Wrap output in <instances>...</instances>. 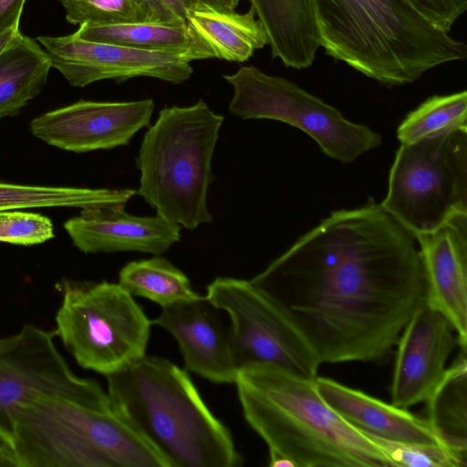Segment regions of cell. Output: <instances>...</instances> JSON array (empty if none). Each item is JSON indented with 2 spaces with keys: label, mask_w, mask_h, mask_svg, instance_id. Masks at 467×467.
Segmentation results:
<instances>
[{
  "label": "cell",
  "mask_w": 467,
  "mask_h": 467,
  "mask_svg": "<svg viewBox=\"0 0 467 467\" xmlns=\"http://www.w3.org/2000/svg\"><path fill=\"white\" fill-rule=\"evenodd\" d=\"M119 284L133 296L150 300L161 307L202 298L187 275L161 255L126 264Z\"/></svg>",
  "instance_id": "obj_25"
},
{
  "label": "cell",
  "mask_w": 467,
  "mask_h": 467,
  "mask_svg": "<svg viewBox=\"0 0 467 467\" xmlns=\"http://www.w3.org/2000/svg\"><path fill=\"white\" fill-rule=\"evenodd\" d=\"M19 33V28H16L0 34V53L13 42Z\"/></svg>",
  "instance_id": "obj_34"
},
{
  "label": "cell",
  "mask_w": 467,
  "mask_h": 467,
  "mask_svg": "<svg viewBox=\"0 0 467 467\" xmlns=\"http://www.w3.org/2000/svg\"><path fill=\"white\" fill-rule=\"evenodd\" d=\"M466 352L460 349L423 401V418L450 449L464 458H467Z\"/></svg>",
  "instance_id": "obj_23"
},
{
  "label": "cell",
  "mask_w": 467,
  "mask_h": 467,
  "mask_svg": "<svg viewBox=\"0 0 467 467\" xmlns=\"http://www.w3.org/2000/svg\"><path fill=\"white\" fill-rule=\"evenodd\" d=\"M424 269L425 303L441 314L467 350V213L415 235Z\"/></svg>",
  "instance_id": "obj_15"
},
{
  "label": "cell",
  "mask_w": 467,
  "mask_h": 467,
  "mask_svg": "<svg viewBox=\"0 0 467 467\" xmlns=\"http://www.w3.org/2000/svg\"><path fill=\"white\" fill-rule=\"evenodd\" d=\"M251 281L321 365L384 359L426 295L415 236L372 198L332 212Z\"/></svg>",
  "instance_id": "obj_1"
},
{
  "label": "cell",
  "mask_w": 467,
  "mask_h": 467,
  "mask_svg": "<svg viewBox=\"0 0 467 467\" xmlns=\"http://www.w3.org/2000/svg\"><path fill=\"white\" fill-rule=\"evenodd\" d=\"M151 324L175 338L188 371L213 383H234L238 369L229 329L205 296L161 307Z\"/></svg>",
  "instance_id": "obj_16"
},
{
  "label": "cell",
  "mask_w": 467,
  "mask_h": 467,
  "mask_svg": "<svg viewBox=\"0 0 467 467\" xmlns=\"http://www.w3.org/2000/svg\"><path fill=\"white\" fill-rule=\"evenodd\" d=\"M167 10L181 20L187 22L188 12L192 9L188 0H157Z\"/></svg>",
  "instance_id": "obj_33"
},
{
  "label": "cell",
  "mask_w": 467,
  "mask_h": 467,
  "mask_svg": "<svg viewBox=\"0 0 467 467\" xmlns=\"http://www.w3.org/2000/svg\"><path fill=\"white\" fill-rule=\"evenodd\" d=\"M467 129L466 90L434 95L410 111L397 130L401 143H412Z\"/></svg>",
  "instance_id": "obj_27"
},
{
  "label": "cell",
  "mask_w": 467,
  "mask_h": 467,
  "mask_svg": "<svg viewBox=\"0 0 467 467\" xmlns=\"http://www.w3.org/2000/svg\"><path fill=\"white\" fill-rule=\"evenodd\" d=\"M154 108L150 99L79 100L35 118L30 130L44 142L68 151L110 150L128 145L140 130L148 126Z\"/></svg>",
  "instance_id": "obj_13"
},
{
  "label": "cell",
  "mask_w": 467,
  "mask_h": 467,
  "mask_svg": "<svg viewBox=\"0 0 467 467\" xmlns=\"http://www.w3.org/2000/svg\"><path fill=\"white\" fill-rule=\"evenodd\" d=\"M203 101L162 109L145 132L136 159V193L171 223L193 230L212 223L207 193L212 160L223 122Z\"/></svg>",
  "instance_id": "obj_6"
},
{
  "label": "cell",
  "mask_w": 467,
  "mask_h": 467,
  "mask_svg": "<svg viewBox=\"0 0 467 467\" xmlns=\"http://www.w3.org/2000/svg\"><path fill=\"white\" fill-rule=\"evenodd\" d=\"M132 189L24 185L0 182V212L27 208L126 205Z\"/></svg>",
  "instance_id": "obj_24"
},
{
  "label": "cell",
  "mask_w": 467,
  "mask_h": 467,
  "mask_svg": "<svg viewBox=\"0 0 467 467\" xmlns=\"http://www.w3.org/2000/svg\"><path fill=\"white\" fill-rule=\"evenodd\" d=\"M125 205L81 209L64 228L73 244L85 254L140 252L161 255L181 239V226L163 217L136 216Z\"/></svg>",
  "instance_id": "obj_17"
},
{
  "label": "cell",
  "mask_w": 467,
  "mask_h": 467,
  "mask_svg": "<svg viewBox=\"0 0 467 467\" xmlns=\"http://www.w3.org/2000/svg\"><path fill=\"white\" fill-rule=\"evenodd\" d=\"M223 78L234 88L231 114L243 119H267L289 124L339 162L351 163L382 142L379 132L346 119L337 108L287 78L253 66L241 67Z\"/></svg>",
  "instance_id": "obj_9"
},
{
  "label": "cell",
  "mask_w": 467,
  "mask_h": 467,
  "mask_svg": "<svg viewBox=\"0 0 467 467\" xmlns=\"http://www.w3.org/2000/svg\"><path fill=\"white\" fill-rule=\"evenodd\" d=\"M315 382L324 400L363 433L392 441L448 447L423 417L329 378L317 376Z\"/></svg>",
  "instance_id": "obj_18"
},
{
  "label": "cell",
  "mask_w": 467,
  "mask_h": 467,
  "mask_svg": "<svg viewBox=\"0 0 467 467\" xmlns=\"http://www.w3.org/2000/svg\"><path fill=\"white\" fill-rule=\"evenodd\" d=\"M26 0H0V34L19 28Z\"/></svg>",
  "instance_id": "obj_31"
},
{
  "label": "cell",
  "mask_w": 467,
  "mask_h": 467,
  "mask_svg": "<svg viewBox=\"0 0 467 467\" xmlns=\"http://www.w3.org/2000/svg\"><path fill=\"white\" fill-rule=\"evenodd\" d=\"M80 38L116 44L139 49L184 53L192 60L213 58L208 46L188 24L124 23L78 26Z\"/></svg>",
  "instance_id": "obj_20"
},
{
  "label": "cell",
  "mask_w": 467,
  "mask_h": 467,
  "mask_svg": "<svg viewBox=\"0 0 467 467\" xmlns=\"http://www.w3.org/2000/svg\"><path fill=\"white\" fill-rule=\"evenodd\" d=\"M244 417L268 447L270 467H391L371 437L341 418L315 379L272 365L238 369Z\"/></svg>",
  "instance_id": "obj_2"
},
{
  "label": "cell",
  "mask_w": 467,
  "mask_h": 467,
  "mask_svg": "<svg viewBox=\"0 0 467 467\" xmlns=\"http://www.w3.org/2000/svg\"><path fill=\"white\" fill-rule=\"evenodd\" d=\"M55 331L26 324L0 337V441L11 438L16 407L36 396L53 395L103 410H113L108 393L95 380L75 375L55 345Z\"/></svg>",
  "instance_id": "obj_11"
},
{
  "label": "cell",
  "mask_w": 467,
  "mask_h": 467,
  "mask_svg": "<svg viewBox=\"0 0 467 467\" xmlns=\"http://www.w3.org/2000/svg\"><path fill=\"white\" fill-rule=\"evenodd\" d=\"M273 58L287 67L312 66L321 47L314 0H249Z\"/></svg>",
  "instance_id": "obj_19"
},
{
  "label": "cell",
  "mask_w": 467,
  "mask_h": 467,
  "mask_svg": "<svg viewBox=\"0 0 467 467\" xmlns=\"http://www.w3.org/2000/svg\"><path fill=\"white\" fill-rule=\"evenodd\" d=\"M420 15L449 33L467 9V0H407Z\"/></svg>",
  "instance_id": "obj_30"
},
{
  "label": "cell",
  "mask_w": 467,
  "mask_h": 467,
  "mask_svg": "<svg viewBox=\"0 0 467 467\" xmlns=\"http://www.w3.org/2000/svg\"><path fill=\"white\" fill-rule=\"evenodd\" d=\"M380 205L414 236L467 213V129L401 143Z\"/></svg>",
  "instance_id": "obj_8"
},
{
  "label": "cell",
  "mask_w": 467,
  "mask_h": 467,
  "mask_svg": "<svg viewBox=\"0 0 467 467\" xmlns=\"http://www.w3.org/2000/svg\"><path fill=\"white\" fill-rule=\"evenodd\" d=\"M51 67L38 42L20 32L0 53V119L17 114L36 97Z\"/></svg>",
  "instance_id": "obj_22"
},
{
  "label": "cell",
  "mask_w": 467,
  "mask_h": 467,
  "mask_svg": "<svg viewBox=\"0 0 467 467\" xmlns=\"http://www.w3.org/2000/svg\"><path fill=\"white\" fill-rule=\"evenodd\" d=\"M53 237V223L47 216L16 210L0 212V242L27 246Z\"/></svg>",
  "instance_id": "obj_29"
},
{
  "label": "cell",
  "mask_w": 467,
  "mask_h": 467,
  "mask_svg": "<svg viewBox=\"0 0 467 467\" xmlns=\"http://www.w3.org/2000/svg\"><path fill=\"white\" fill-rule=\"evenodd\" d=\"M7 447L16 467H170L114 410L61 396L39 395L19 403Z\"/></svg>",
  "instance_id": "obj_5"
},
{
  "label": "cell",
  "mask_w": 467,
  "mask_h": 467,
  "mask_svg": "<svg viewBox=\"0 0 467 467\" xmlns=\"http://www.w3.org/2000/svg\"><path fill=\"white\" fill-rule=\"evenodd\" d=\"M47 53L51 67L78 88L113 79L123 82L138 77L158 78L171 84L188 80L193 69L184 53L139 49L89 41L75 33L41 36L36 39Z\"/></svg>",
  "instance_id": "obj_12"
},
{
  "label": "cell",
  "mask_w": 467,
  "mask_h": 467,
  "mask_svg": "<svg viewBox=\"0 0 467 467\" xmlns=\"http://www.w3.org/2000/svg\"><path fill=\"white\" fill-rule=\"evenodd\" d=\"M453 332L446 318L426 303L413 313L396 343L390 384L393 405L408 410L426 400L458 345Z\"/></svg>",
  "instance_id": "obj_14"
},
{
  "label": "cell",
  "mask_w": 467,
  "mask_h": 467,
  "mask_svg": "<svg viewBox=\"0 0 467 467\" xmlns=\"http://www.w3.org/2000/svg\"><path fill=\"white\" fill-rule=\"evenodd\" d=\"M111 407L170 467H238L244 457L229 429L211 411L188 372L143 356L105 376Z\"/></svg>",
  "instance_id": "obj_3"
},
{
  "label": "cell",
  "mask_w": 467,
  "mask_h": 467,
  "mask_svg": "<svg viewBox=\"0 0 467 467\" xmlns=\"http://www.w3.org/2000/svg\"><path fill=\"white\" fill-rule=\"evenodd\" d=\"M186 21L215 58L244 62L267 45L265 31L251 6L244 14L192 8Z\"/></svg>",
  "instance_id": "obj_21"
},
{
  "label": "cell",
  "mask_w": 467,
  "mask_h": 467,
  "mask_svg": "<svg viewBox=\"0 0 467 467\" xmlns=\"http://www.w3.org/2000/svg\"><path fill=\"white\" fill-rule=\"evenodd\" d=\"M321 47L337 60L386 86L418 80L463 60L467 48L407 0H314Z\"/></svg>",
  "instance_id": "obj_4"
},
{
  "label": "cell",
  "mask_w": 467,
  "mask_h": 467,
  "mask_svg": "<svg viewBox=\"0 0 467 467\" xmlns=\"http://www.w3.org/2000/svg\"><path fill=\"white\" fill-rule=\"evenodd\" d=\"M370 437L386 454L391 467H466L467 465V458L443 445L399 442Z\"/></svg>",
  "instance_id": "obj_28"
},
{
  "label": "cell",
  "mask_w": 467,
  "mask_h": 467,
  "mask_svg": "<svg viewBox=\"0 0 467 467\" xmlns=\"http://www.w3.org/2000/svg\"><path fill=\"white\" fill-rule=\"evenodd\" d=\"M56 337L82 368L112 374L146 355L151 320L119 283L63 280Z\"/></svg>",
  "instance_id": "obj_7"
},
{
  "label": "cell",
  "mask_w": 467,
  "mask_h": 467,
  "mask_svg": "<svg viewBox=\"0 0 467 467\" xmlns=\"http://www.w3.org/2000/svg\"><path fill=\"white\" fill-rule=\"evenodd\" d=\"M68 23L109 25L166 23L184 25L157 0H58Z\"/></svg>",
  "instance_id": "obj_26"
},
{
  "label": "cell",
  "mask_w": 467,
  "mask_h": 467,
  "mask_svg": "<svg viewBox=\"0 0 467 467\" xmlns=\"http://www.w3.org/2000/svg\"><path fill=\"white\" fill-rule=\"evenodd\" d=\"M192 8L208 7L223 12H234L240 0H188Z\"/></svg>",
  "instance_id": "obj_32"
},
{
  "label": "cell",
  "mask_w": 467,
  "mask_h": 467,
  "mask_svg": "<svg viewBox=\"0 0 467 467\" xmlns=\"http://www.w3.org/2000/svg\"><path fill=\"white\" fill-rule=\"evenodd\" d=\"M205 298L231 321L229 337L237 369L272 365L315 379L321 363L278 302L251 280L217 277Z\"/></svg>",
  "instance_id": "obj_10"
}]
</instances>
